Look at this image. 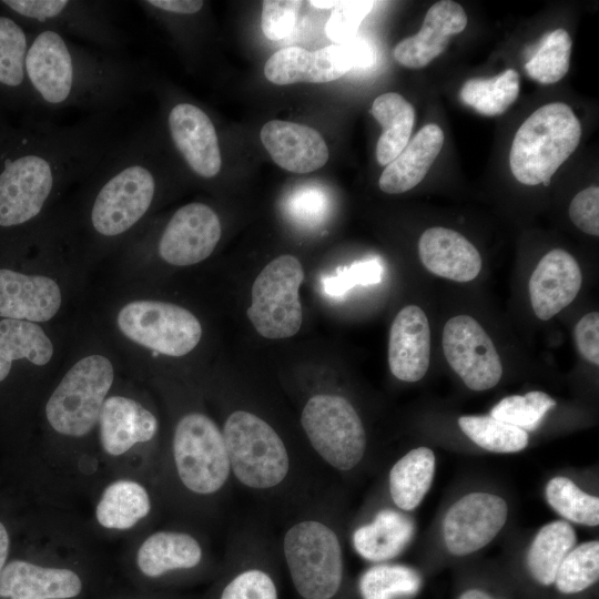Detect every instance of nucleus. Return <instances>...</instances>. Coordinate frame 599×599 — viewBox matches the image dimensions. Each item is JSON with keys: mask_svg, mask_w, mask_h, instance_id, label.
<instances>
[{"mask_svg": "<svg viewBox=\"0 0 599 599\" xmlns=\"http://www.w3.org/2000/svg\"><path fill=\"white\" fill-rule=\"evenodd\" d=\"M546 498L549 506L569 521L585 526L599 524V498L581 490L567 477L550 479Z\"/></svg>", "mask_w": 599, "mask_h": 599, "instance_id": "obj_38", "label": "nucleus"}, {"mask_svg": "<svg viewBox=\"0 0 599 599\" xmlns=\"http://www.w3.org/2000/svg\"><path fill=\"white\" fill-rule=\"evenodd\" d=\"M10 538L3 524L0 521V575L8 557Z\"/></svg>", "mask_w": 599, "mask_h": 599, "instance_id": "obj_47", "label": "nucleus"}, {"mask_svg": "<svg viewBox=\"0 0 599 599\" xmlns=\"http://www.w3.org/2000/svg\"><path fill=\"white\" fill-rule=\"evenodd\" d=\"M430 329L425 312L417 305L403 307L395 316L388 339V365L403 382L420 380L429 366Z\"/></svg>", "mask_w": 599, "mask_h": 599, "instance_id": "obj_21", "label": "nucleus"}, {"mask_svg": "<svg viewBox=\"0 0 599 599\" xmlns=\"http://www.w3.org/2000/svg\"><path fill=\"white\" fill-rule=\"evenodd\" d=\"M278 545L256 522L237 526L227 547V572L217 599H280Z\"/></svg>", "mask_w": 599, "mask_h": 599, "instance_id": "obj_14", "label": "nucleus"}, {"mask_svg": "<svg viewBox=\"0 0 599 599\" xmlns=\"http://www.w3.org/2000/svg\"><path fill=\"white\" fill-rule=\"evenodd\" d=\"M444 355L465 385L490 389L502 375L498 352L483 326L469 315L449 318L443 329Z\"/></svg>", "mask_w": 599, "mask_h": 599, "instance_id": "obj_16", "label": "nucleus"}, {"mask_svg": "<svg viewBox=\"0 0 599 599\" xmlns=\"http://www.w3.org/2000/svg\"><path fill=\"white\" fill-rule=\"evenodd\" d=\"M165 108V130L175 152L192 174L212 180L222 169L219 135L209 114L197 104L170 101Z\"/></svg>", "mask_w": 599, "mask_h": 599, "instance_id": "obj_17", "label": "nucleus"}, {"mask_svg": "<svg viewBox=\"0 0 599 599\" xmlns=\"http://www.w3.org/2000/svg\"><path fill=\"white\" fill-rule=\"evenodd\" d=\"M124 370L119 354L93 321H78L65 357L48 386L43 403L48 430L70 440L90 436Z\"/></svg>", "mask_w": 599, "mask_h": 599, "instance_id": "obj_6", "label": "nucleus"}, {"mask_svg": "<svg viewBox=\"0 0 599 599\" xmlns=\"http://www.w3.org/2000/svg\"><path fill=\"white\" fill-rule=\"evenodd\" d=\"M444 144L443 130L435 123L423 126L384 169L379 189L388 194L412 190L423 181Z\"/></svg>", "mask_w": 599, "mask_h": 599, "instance_id": "obj_27", "label": "nucleus"}, {"mask_svg": "<svg viewBox=\"0 0 599 599\" xmlns=\"http://www.w3.org/2000/svg\"><path fill=\"white\" fill-rule=\"evenodd\" d=\"M375 51L364 39H351L316 51L288 47L275 52L265 63L264 74L277 85L298 82L325 83L339 79L353 69L369 68Z\"/></svg>", "mask_w": 599, "mask_h": 599, "instance_id": "obj_15", "label": "nucleus"}, {"mask_svg": "<svg viewBox=\"0 0 599 599\" xmlns=\"http://www.w3.org/2000/svg\"><path fill=\"white\" fill-rule=\"evenodd\" d=\"M518 94L519 75L514 69H507L493 78H471L459 92L464 104L486 116L502 114Z\"/></svg>", "mask_w": 599, "mask_h": 599, "instance_id": "obj_34", "label": "nucleus"}, {"mask_svg": "<svg viewBox=\"0 0 599 599\" xmlns=\"http://www.w3.org/2000/svg\"><path fill=\"white\" fill-rule=\"evenodd\" d=\"M120 382L105 398L97 425L102 450L113 457L153 441L160 432L156 414L138 395L120 388Z\"/></svg>", "mask_w": 599, "mask_h": 599, "instance_id": "obj_19", "label": "nucleus"}, {"mask_svg": "<svg viewBox=\"0 0 599 599\" xmlns=\"http://www.w3.org/2000/svg\"><path fill=\"white\" fill-rule=\"evenodd\" d=\"M418 254L430 273L455 282H469L481 270L477 248L464 235L447 227L427 229L418 241Z\"/></svg>", "mask_w": 599, "mask_h": 599, "instance_id": "obj_24", "label": "nucleus"}, {"mask_svg": "<svg viewBox=\"0 0 599 599\" xmlns=\"http://www.w3.org/2000/svg\"><path fill=\"white\" fill-rule=\"evenodd\" d=\"M126 134L108 111L70 125L35 122L11 136L0 151V231L48 217Z\"/></svg>", "mask_w": 599, "mask_h": 599, "instance_id": "obj_1", "label": "nucleus"}, {"mask_svg": "<svg viewBox=\"0 0 599 599\" xmlns=\"http://www.w3.org/2000/svg\"><path fill=\"white\" fill-rule=\"evenodd\" d=\"M573 334L582 357L599 365V313L591 312L582 316L576 324Z\"/></svg>", "mask_w": 599, "mask_h": 599, "instance_id": "obj_46", "label": "nucleus"}, {"mask_svg": "<svg viewBox=\"0 0 599 599\" xmlns=\"http://www.w3.org/2000/svg\"><path fill=\"white\" fill-rule=\"evenodd\" d=\"M576 540L575 529L568 521L555 520L541 527L527 554L531 576L544 586L554 583L561 561L575 547Z\"/></svg>", "mask_w": 599, "mask_h": 599, "instance_id": "obj_33", "label": "nucleus"}, {"mask_svg": "<svg viewBox=\"0 0 599 599\" xmlns=\"http://www.w3.org/2000/svg\"><path fill=\"white\" fill-rule=\"evenodd\" d=\"M458 425L479 447L500 454L517 453L528 445V433L489 416H461Z\"/></svg>", "mask_w": 599, "mask_h": 599, "instance_id": "obj_36", "label": "nucleus"}, {"mask_svg": "<svg viewBox=\"0 0 599 599\" xmlns=\"http://www.w3.org/2000/svg\"><path fill=\"white\" fill-rule=\"evenodd\" d=\"M339 3V1H325V0H312L309 1V4L318 8V9H331V8H335L337 4Z\"/></svg>", "mask_w": 599, "mask_h": 599, "instance_id": "obj_49", "label": "nucleus"}, {"mask_svg": "<svg viewBox=\"0 0 599 599\" xmlns=\"http://www.w3.org/2000/svg\"><path fill=\"white\" fill-rule=\"evenodd\" d=\"M303 4L300 0H265L262 11V30L273 41L285 39L293 31L298 11Z\"/></svg>", "mask_w": 599, "mask_h": 599, "instance_id": "obj_44", "label": "nucleus"}, {"mask_svg": "<svg viewBox=\"0 0 599 599\" xmlns=\"http://www.w3.org/2000/svg\"><path fill=\"white\" fill-rule=\"evenodd\" d=\"M30 35L18 20L0 14V94L33 104L26 72Z\"/></svg>", "mask_w": 599, "mask_h": 599, "instance_id": "obj_29", "label": "nucleus"}, {"mask_svg": "<svg viewBox=\"0 0 599 599\" xmlns=\"http://www.w3.org/2000/svg\"><path fill=\"white\" fill-rule=\"evenodd\" d=\"M34 105L115 112L140 91V67L49 30L31 31L26 59Z\"/></svg>", "mask_w": 599, "mask_h": 599, "instance_id": "obj_4", "label": "nucleus"}, {"mask_svg": "<svg viewBox=\"0 0 599 599\" xmlns=\"http://www.w3.org/2000/svg\"><path fill=\"white\" fill-rule=\"evenodd\" d=\"M0 3L31 31L49 30L67 38H79L105 51L118 50L126 41L109 1L4 0Z\"/></svg>", "mask_w": 599, "mask_h": 599, "instance_id": "obj_12", "label": "nucleus"}, {"mask_svg": "<svg viewBox=\"0 0 599 599\" xmlns=\"http://www.w3.org/2000/svg\"><path fill=\"white\" fill-rule=\"evenodd\" d=\"M599 578V542L591 540L573 547L561 561L555 577L562 593L580 592Z\"/></svg>", "mask_w": 599, "mask_h": 599, "instance_id": "obj_39", "label": "nucleus"}, {"mask_svg": "<svg viewBox=\"0 0 599 599\" xmlns=\"http://www.w3.org/2000/svg\"><path fill=\"white\" fill-rule=\"evenodd\" d=\"M13 233L21 265H0V318L45 325L69 322L91 270L71 240L62 205Z\"/></svg>", "mask_w": 599, "mask_h": 599, "instance_id": "obj_3", "label": "nucleus"}, {"mask_svg": "<svg viewBox=\"0 0 599 599\" xmlns=\"http://www.w3.org/2000/svg\"><path fill=\"white\" fill-rule=\"evenodd\" d=\"M163 164L158 135L139 126L62 202L71 240L91 271L153 219L166 184Z\"/></svg>", "mask_w": 599, "mask_h": 599, "instance_id": "obj_2", "label": "nucleus"}, {"mask_svg": "<svg viewBox=\"0 0 599 599\" xmlns=\"http://www.w3.org/2000/svg\"><path fill=\"white\" fill-rule=\"evenodd\" d=\"M420 575L404 565L378 564L366 569L358 581L362 599H402L420 588Z\"/></svg>", "mask_w": 599, "mask_h": 599, "instance_id": "obj_35", "label": "nucleus"}, {"mask_svg": "<svg viewBox=\"0 0 599 599\" xmlns=\"http://www.w3.org/2000/svg\"><path fill=\"white\" fill-rule=\"evenodd\" d=\"M91 319L132 375L152 374L162 361L183 359L200 346L199 316L176 302L152 295L146 285H114Z\"/></svg>", "mask_w": 599, "mask_h": 599, "instance_id": "obj_5", "label": "nucleus"}, {"mask_svg": "<svg viewBox=\"0 0 599 599\" xmlns=\"http://www.w3.org/2000/svg\"><path fill=\"white\" fill-rule=\"evenodd\" d=\"M571 44L565 29L547 32L525 63L527 74L541 84L561 80L569 70Z\"/></svg>", "mask_w": 599, "mask_h": 599, "instance_id": "obj_37", "label": "nucleus"}, {"mask_svg": "<svg viewBox=\"0 0 599 599\" xmlns=\"http://www.w3.org/2000/svg\"><path fill=\"white\" fill-rule=\"evenodd\" d=\"M328 197L318 187L305 186L294 191L286 202L288 215L297 223L317 225L326 217Z\"/></svg>", "mask_w": 599, "mask_h": 599, "instance_id": "obj_43", "label": "nucleus"}, {"mask_svg": "<svg viewBox=\"0 0 599 599\" xmlns=\"http://www.w3.org/2000/svg\"><path fill=\"white\" fill-rule=\"evenodd\" d=\"M304 270L297 257L280 255L256 276L246 315L256 332L265 338L294 336L303 322L300 287Z\"/></svg>", "mask_w": 599, "mask_h": 599, "instance_id": "obj_13", "label": "nucleus"}, {"mask_svg": "<svg viewBox=\"0 0 599 599\" xmlns=\"http://www.w3.org/2000/svg\"><path fill=\"white\" fill-rule=\"evenodd\" d=\"M170 453L174 479L187 497L217 504L234 485L221 428L202 409L183 410L174 419Z\"/></svg>", "mask_w": 599, "mask_h": 599, "instance_id": "obj_9", "label": "nucleus"}, {"mask_svg": "<svg viewBox=\"0 0 599 599\" xmlns=\"http://www.w3.org/2000/svg\"><path fill=\"white\" fill-rule=\"evenodd\" d=\"M204 560V547L193 534L159 530L148 536L136 552L140 571L158 578L172 571L191 570Z\"/></svg>", "mask_w": 599, "mask_h": 599, "instance_id": "obj_26", "label": "nucleus"}, {"mask_svg": "<svg viewBox=\"0 0 599 599\" xmlns=\"http://www.w3.org/2000/svg\"><path fill=\"white\" fill-rule=\"evenodd\" d=\"M415 534L413 519L399 510L383 508L352 534L355 551L365 560L384 562L394 559L408 546Z\"/></svg>", "mask_w": 599, "mask_h": 599, "instance_id": "obj_28", "label": "nucleus"}, {"mask_svg": "<svg viewBox=\"0 0 599 599\" xmlns=\"http://www.w3.org/2000/svg\"><path fill=\"white\" fill-rule=\"evenodd\" d=\"M555 406V399L548 394L531 390L525 395L504 397L491 408L490 416L528 433L535 430Z\"/></svg>", "mask_w": 599, "mask_h": 599, "instance_id": "obj_40", "label": "nucleus"}, {"mask_svg": "<svg viewBox=\"0 0 599 599\" xmlns=\"http://www.w3.org/2000/svg\"><path fill=\"white\" fill-rule=\"evenodd\" d=\"M82 590L80 577L67 568L42 567L13 560L0 575V597L10 599H67Z\"/></svg>", "mask_w": 599, "mask_h": 599, "instance_id": "obj_25", "label": "nucleus"}, {"mask_svg": "<svg viewBox=\"0 0 599 599\" xmlns=\"http://www.w3.org/2000/svg\"><path fill=\"white\" fill-rule=\"evenodd\" d=\"M288 516L277 545L296 596L338 599L345 580V557L328 490Z\"/></svg>", "mask_w": 599, "mask_h": 599, "instance_id": "obj_8", "label": "nucleus"}, {"mask_svg": "<svg viewBox=\"0 0 599 599\" xmlns=\"http://www.w3.org/2000/svg\"><path fill=\"white\" fill-rule=\"evenodd\" d=\"M375 1H339L331 13L325 33L335 43L353 39L365 17L370 12Z\"/></svg>", "mask_w": 599, "mask_h": 599, "instance_id": "obj_42", "label": "nucleus"}, {"mask_svg": "<svg viewBox=\"0 0 599 599\" xmlns=\"http://www.w3.org/2000/svg\"><path fill=\"white\" fill-rule=\"evenodd\" d=\"M467 21L459 3L438 1L428 9L420 30L395 47L394 58L406 68L422 69L446 50L451 37L460 33Z\"/></svg>", "mask_w": 599, "mask_h": 599, "instance_id": "obj_23", "label": "nucleus"}, {"mask_svg": "<svg viewBox=\"0 0 599 599\" xmlns=\"http://www.w3.org/2000/svg\"><path fill=\"white\" fill-rule=\"evenodd\" d=\"M383 266L377 260H366L339 267L334 275L323 281L324 291L329 296H342L356 285H372L380 282Z\"/></svg>", "mask_w": 599, "mask_h": 599, "instance_id": "obj_41", "label": "nucleus"}, {"mask_svg": "<svg viewBox=\"0 0 599 599\" xmlns=\"http://www.w3.org/2000/svg\"><path fill=\"white\" fill-rule=\"evenodd\" d=\"M582 274L576 258L561 248L548 252L529 280V296L536 316L550 319L577 296Z\"/></svg>", "mask_w": 599, "mask_h": 599, "instance_id": "obj_20", "label": "nucleus"}, {"mask_svg": "<svg viewBox=\"0 0 599 599\" xmlns=\"http://www.w3.org/2000/svg\"><path fill=\"white\" fill-rule=\"evenodd\" d=\"M151 508V498L143 485L119 479L102 491L95 507V518L103 528L128 530L145 518Z\"/></svg>", "mask_w": 599, "mask_h": 599, "instance_id": "obj_31", "label": "nucleus"}, {"mask_svg": "<svg viewBox=\"0 0 599 599\" xmlns=\"http://www.w3.org/2000/svg\"><path fill=\"white\" fill-rule=\"evenodd\" d=\"M300 424L322 467L346 474L362 464L367 435L359 414L346 397L334 393L309 396L301 410Z\"/></svg>", "mask_w": 599, "mask_h": 599, "instance_id": "obj_11", "label": "nucleus"}, {"mask_svg": "<svg viewBox=\"0 0 599 599\" xmlns=\"http://www.w3.org/2000/svg\"><path fill=\"white\" fill-rule=\"evenodd\" d=\"M261 141L272 160L293 173H309L324 166L328 149L315 129L283 120H271L261 129Z\"/></svg>", "mask_w": 599, "mask_h": 599, "instance_id": "obj_22", "label": "nucleus"}, {"mask_svg": "<svg viewBox=\"0 0 599 599\" xmlns=\"http://www.w3.org/2000/svg\"><path fill=\"white\" fill-rule=\"evenodd\" d=\"M221 236L220 216L204 202L176 209L163 223L152 219L110 258L114 285L146 284L158 266L197 265L213 254Z\"/></svg>", "mask_w": 599, "mask_h": 599, "instance_id": "obj_7", "label": "nucleus"}, {"mask_svg": "<svg viewBox=\"0 0 599 599\" xmlns=\"http://www.w3.org/2000/svg\"><path fill=\"white\" fill-rule=\"evenodd\" d=\"M506 501L494 494L471 493L450 506L443 521L447 550L466 556L487 546L506 524Z\"/></svg>", "mask_w": 599, "mask_h": 599, "instance_id": "obj_18", "label": "nucleus"}, {"mask_svg": "<svg viewBox=\"0 0 599 599\" xmlns=\"http://www.w3.org/2000/svg\"><path fill=\"white\" fill-rule=\"evenodd\" d=\"M581 125L572 109L561 102L542 105L517 130L509 165L518 182L548 185L559 166L577 149Z\"/></svg>", "mask_w": 599, "mask_h": 599, "instance_id": "obj_10", "label": "nucleus"}, {"mask_svg": "<svg viewBox=\"0 0 599 599\" xmlns=\"http://www.w3.org/2000/svg\"><path fill=\"white\" fill-rule=\"evenodd\" d=\"M459 599H491V598L481 590L470 589L461 593Z\"/></svg>", "mask_w": 599, "mask_h": 599, "instance_id": "obj_48", "label": "nucleus"}, {"mask_svg": "<svg viewBox=\"0 0 599 599\" xmlns=\"http://www.w3.org/2000/svg\"><path fill=\"white\" fill-rule=\"evenodd\" d=\"M569 217L583 233L599 235V187L589 186L575 195L569 205Z\"/></svg>", "mask_w": 599, "mask_h": 599, "instance_id": "obj_45", "label": "nucleus"}, {"mask_svg": "<svg viewBox=\"0 0 599 599\" xmlns=\"http://www.w3.org/2000/svg\"><path fill=\"white\" fill-rule=\"evenodd\" d=\"M435 466V455L427 447L409 450L393 465L388 490L398 509L410 511L422 502L432 486Z\"/></svg>", "mask_w": 599, "mask_h": 599, "instance_id": "obj_30", "label": "nucleus"}, {"mask_svg": "<svg viewBox=\"0 0 599 599\" xmlns=\"http://www.w3.org/2000/svg\"><path fill=\"white\" fill-rule=\"evenodd\" d=\"M369 112L383 128L376 145L377 162L388 165L409 141L415 123L414 106L399 93L387 92L374 100Z\"/></svg>", "mask_w": 599, "mask_h": 599, "instance_id": "obj_32", "label": "nucleus"}]
</instances>
